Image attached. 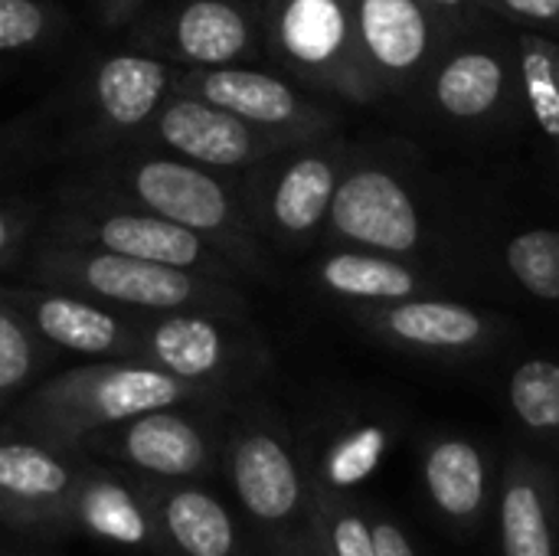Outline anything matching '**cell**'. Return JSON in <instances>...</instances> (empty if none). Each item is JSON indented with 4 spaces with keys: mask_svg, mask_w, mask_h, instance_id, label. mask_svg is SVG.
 Listing matches in <instances>:
<instances>
[{
    "mask_svg": "<svg viewBox=\"0 0 559 556\" xmlns=\"http://www.w3.org/2000/svg\"><path fill=\"white\" fill-rule=\"evenodd\" d=\"M79 190L151 210L193 229L216 246L246 282L275 279L269 246L252 233L233 174H219L164 151L124 144L98 154L88 184Z\"/></svg>",
    "mask_w": 559,
    "mask_h": 556,
    "instance_id": "6da1fadb",
    "label": "cell"
},
{
    "mask_svg": "<svg viewBox=\"0 0 559 556\" xmlns=\"http://www.w3.org/2000/svg\"><path fill=\"white\" fill-rule=\"evenodd\" d=\"M213 400L216 393L177 380L141 357L92 360L39 383L16 410L13 423L46 442L75 449L88 436L121 426L141 413L200 406Z\"/></svg>",
    "mask_w": 559,
    "mask_h": 556,
    "instance_id": "7a4b0ae2",
    "label": "cell"
},
{
    "mask_svg": "<svg viewBox=\"0 0 559 556\" xmlns=\"http://www.w3.org/2000/svg\"><path fill=\"white\" fill-rule=\"evenodd\" d=\"M29 282L69 288L141 318L180 308H219L249 315L242 285L49 236L33 246Z\"/></svg>",
    "mask_w": 559,
    "mask_h": 556,
    "instance_id": "3957f363",
    "label": "cell"
},
{
    "mask_svg": "<svg viewBox=\"0 0 559 556\" xmlns=\"http://www.w3.org/2000/svg\"><path fill=\"white\" fill-rule=\"evenodd\" d=\"M223 459L242 511L265 531L275 556H318L314 488L292 433L272 416L242 419L233 426Z\"/></svg>",
    "mask_w": 559,
    "mask_h": 556,
    "instance_id": "277c9868",
    "label": "cell"
},
{
    "mask_svg": "<svg viewBox=\"0 0 559 556\" xmlns=\"http://www.w3.org/2000/svg\"><path fill=\"white\" fill-rule=\"evenodd\" d=\"M350 151L337 134L272 151L236 177L252 233L269 249H301L324 236Z\"/></svg>",
    "mask_w": 559,
    "mask_h": 556,
    "instance_id": "5b68a950",
    "label": "cell"
},
{
    "mask_svg": "<svg viewBox=\"0 0 559 556\" xmlns=\"http://www.w3.org/2000/svg\"><path fill=\"white\" fill-rule=\"evenodd\" d=\"M265 56L298 85L350 105L380 95L357 46L354 0H262Z\"/></svg>",
    "mask_w": 559,
    "mask_h": 556,
    "instance_id": "8992f818",
    "label": "cell"
},
{
    "mask_svg": "<svg viewBox=\"0 0 559 556\" xmlns=\"http://www.w3.org/2000/svg\"><path fill=\"white\" fill-rule=\"evenodd\" d=\"M138 357L216 397L246 387L269 367L265 344L252 331L249 315L219 308L144 315Z\"/></svg>",
    "mask_w": 559,
    "mask_h": 556,
    "instance_id": "52a82bcc",
    "label": "cell"
},
{
    "mask_svg": "<svg viewBox=\"0 0 559 556\" xmlns=\"http://www.w3.org/2000/svg\"><path fill=\"white\" fill-rule=\"evenodd\" d=\"M46 236L98 246L118 256L154 262V265H170V269L223 279L233 285H246L242 272L193 229L174 220H164L151 210L108 200L79 187L69 190L66 206L49 220Z\"/></svg>",
    "mask_w": 559,
    "mask_h": 556,
    "instance_id": "ba28073f",
    "label": "cell"
},
{
    "mask_svg": "<svg viewBox=\"0 0 559 556\" xmlns=\"http://www.w3.org/2000/svg\"><path fill=\"white\" fill-rule=\"evenodd\" d=\"M174 72L131 46L92 59L69 85V147L98 157L131 144L174 88Z\"/></svg>",
    "mask_w": 559,
    "mask_h": 556,
    "instance_id": "9c48e42d",
    "label": "cell"
},
{
    "mask_svg": "<svg viewBox=\"0 0 559 556\" xmlns=\"http://www.w3.org/2000/svg\"><path fill=\"white\" fill-rule=\"evenodd\" d=\"M124 33L131 49L174 69L252 66L265 56L262 0L151 3Z\"/></svg>",
    "mask_w": 559,
    "mask_h": 556,
    "instance_id": "30bf717a",
    "label": "cell"
},
{
    "mask_svg": "<svg viewBox=\"0 0 559 556\" xmlns=\"http://www.w3.org/2000/svg\"><path fill=\"white\" fill-rule=\"evenodd\" d=\"M350 318L383 347L442 364L481 360L501 347L508 331L501 315L459 298H445L439 292L390 305L350 308Z\"/></svg>",
    "mask_w": 559,
    "mask_h": 556,
    "instance_id": "8fae6325",
    "label": "cell"
},
{
    "mask_svg": "<svg viewBox=\"0 0 559 556\" xmlns=\"http://www.w3.org/2000/svg\"><path fill=\"white\" fill-rule=\"evenodd\" d=\"M174 88L213 102L236 118L278 134L292 144L318 141L337 134L341 115L318 98L311 88L298 85L285 72H269L252 66H216V69H177Z\"/></svg>",
    "mask_w": 559,
    "mask_h": 556,
    "instance_id": "7c38bea8",
    "label": "cell"
},
{
    "mask_svg": "<svg viewBox=\"0 0 559 556\" xmlns=\"http://www.w3.org/2000/svg\"><path fill=\"white\" fill-rule=\"evenodd\" d=\"M419 488L429 514L455 541L491 531L504 456L465 429H432L419 439Z\"/></svg>",
    "mask_w": 559,
    "mask_h": 556,
    "instance_id": "4fadbf2b",
    "label": "cell"
},
{
    "mask_svg": "<svg viewBox=\"0 0 559 556\" xmlns=\"http://www.w3.org/2000/svg\"><path fill=\"white\" fill-rule=\"evenodd\" d=\"M324 236L337 246L416 259L426 242V220L413 187L390 164L350 154L331 200Z\"/></svg>",
    "mask_w": 559,
    "mask_h": 556,
    "instance_id": "5bb4252c",
    "label": "cell"
},
{
    "mask_svg": "<svg viewBox=\"0 0 559 556\" xmlns=\"http://www.w3.org/2000/svg\"><path fill=\"white\" fill-rule=\"evenodd\" d=\"M131 144L239 177L255 161L269 157L278 147H288L292 141L269 134L213 102L170 88L160 108L151 115V121L138 131Z\"/></svg>",
    "mask_w": 559,
    "mask_h": 556,
    "instance_id": "9a60e30c",
    "label": "cell"
},
{
    "mask_svg": "<svg viewBox=\"0 0 559 556\" xmlns=\"http://www.w3.org/2000/svg\"><path fill=\"white\" fill-rule=\"evenodd\" d=\"M0 298H7L23 315V321L49 351L92 360H124L141 354V315L36 282L0 288Z\"/></svg>",
    "mask_w": 559,
    "mask_h": 556,
    "instance_id": "2e32d148",
    "label": "cell"
},
{
    "mask_svg": "<svg viewBox=\"0 0 559 556\" xmlns=\"http://www.w3.org/2000/svg\"><path fill=\"white\" fill-rule=\"evenodd\" d=\"M357 46L380 95L423 85L445 49V13L426 0H354Z\"/></svg>",
    "mask_w": 559,
    "mask_h": 556,
    "instance_id": "e0dca14e",
    "label": "cell"
},
{
    "mask_svg": "<svg viewBox=\"0 0 559 556\" xmlns=\"http://www.w3.org/2000/svg\"><path fill=\"white\" fill-rule=\"evenodd\" d=\"M498 556H559V465L511 446L495 508Z\"/></svg>",
    "mask_w": 559,
    "mask_h": 556,
    "instance_id": "ac0fdd59",
    "label": "cell"
},
{
    "mask_svg": "<svg viewBox=\"0 0 559 556\" xmlns=\"http://www.w3.org/2000/svg\"><path fill=\"white\" fill-rule=\"evenodd\" d=\"M82 446L95 452H108L118 462L167 482H187L213 465V449L206 429L180 406L141 413L121 426L102 429L88 436Z\"/></svg>",
    "mask_w": 559,
    "mask_h": 556,
    "instance_id": "d6986e66",
    "label": "cell"
},
{
    "mask_svg": "<svg viewBox=\"0 0 559 556\" xmlns=\"http://www.w3.org/2000/svg\"><path fill=\"white\" fill-rule=\"evenodd\" d=\"M82 472L66 449L33 433L0 429V518L16 524H62Z\"/></svg>",
    "mask_w": 559,
    "mask_h": 556,
    "instance_id": "ffe728a7",
    "label": "cell"
},
{
    "mask_svg": "<svg viewBox=\"0 0 559 556\" xmlns=\"http://www.w3.org/2000/svg\"><path fill=\"white\" fill-rule=\"evenodd\" d=\"M403 436V416L390 406H354L321 429L318 449L301 452L318 495H357Z\"/></svg>",
    "mask_w": 559,
    "mask_h": 556,
    "instance_id": "44dd1931",
    "label": "cell"
},
{
    "mask_svg": "<svg viewBox=\"0 0 559 556\" xmlns=\"http://www.w3.org/2000/svg\"><path fill=\"white\" fill-rule=\"evenodd\" d=\"M514 85V59H508L498 46L485 43L442 49L423 79L432 111L455 125L491 121L504 111Z\"/></svg>",
    "mask_w": 559,
    "mask_h": 556,
    "instance_id": "7402d4cb",
    "label": "cell"
},
{
    "mask_svg": "<svg viewBox=\"0 0 559 556\" xmlns=\"http://www.w3.org/2000/svg\"><path fill=\"white\" fill-rule=\"evenodd\" d=\"M311 279L321 295L344 301L347 308L390 305L439 292V282L426 269H419L416 259L357 246H334L318 256L311 265Z\"/></svg>",
    "mask_w": 559,
    "mask_h": 556,
    "instance_id": "603a6c76",
    "label": "cell"
},
{
    "mask_svg": "<svg viewBox=\"0 0 559 556\" xmlns=\"http://www.w3.org/2000/svg\"><path fill=\"white\" fill-rule=\"evenodd\" d=\"M154 511L157 531L183 556H239V528L226 505L197 485H167L141 492Z\"/></svg>",
    "mask_w": 559,
    "mask_h": 556,
    "instance_id": "cb8c5ba5",
    "label": "cell"
},
{
    "mask_svg": "<svg viewBox=\"0 0 559 556\" xmlns=\"http://www.w3.org/2000/svg\"><path fill=\"white\" fill-rule=\"evenodd\" d=\"M501 403L524 446L550 462L559 459V357L531 354L501 380Z\"/></svg>",
    "mask_w": 559,
    "mask_h": 556,
    "instance_id": "d4e9b609",
    "label": "cell"
},
{
    "mask_svg": "<svg viewBox=\"0 0 559 556\" xmlns=\"http://www.w3.org/2000/svg\"><path fill=\"white\" fill-rule=\"evenodd\" d=\"M69 521L121 547H154L160 534L144 495L105 472H82Z\"/></svg>",
    "mask_w": 559,
    "mask_h": 556,
    "instance_id": "484cf974",
    "label": "cell"
},
{
    "mask_svg": "<svg viewBox=\"0 0 559 556\" xmlns=\"http://www.w3.org/2000/svg\"><path fill=\"white\" fill-rule=\"evenodd\" d=\"M514 69L534 125L550 144H559V39L524 29L518 36Z\"/></svg>",
    "mask_w": 559,
    "mask_h": 556,
    "instance_id": "4316f807",
    "label": "cell"
},
{
    "mask_svg": "<svg viewBox=\"0 0 559 556\" xmlns=\"http://www.w3.org/2000/svg\"><path fill=\"white\" fill-rule=\"evenodd\" d=\"M314 547L318 556H380L373 505L357 495L314 492Z\"/></svg>",
    "mask_w": 559,
    "mask_h": 556,
    "instance_id": "83f0119b",
    "label": "cell"
},
{
    "mask_svg": "<svg viewBox=\"0 0 559 556\" xmlns=\"http://www.w3.org/2000/svg\"><path fill=\"white\" fill-rule=\"evenodd\" d=\"M504 269L537 301L559 305V229L531 226L504 242Z\"/></svg>",
    "mask_w": 559,
    "mask_h": 556,
    "instance_id": "f1b7e54d",
    "label": "cell"
},
{
    "mask_svg": "<svg viewBox=\"0 0 559 556\" xmlns=\"http://www.w3.org/2000/svg\"><path fill=\"white\" fill-rule=\"evenodd\" d=\"M49 347L23 321V315L0 298V403L23 393L46 367Z\"/></svg>",
    "mask_w": 559,
    "mask_h": 556,
    "instance_id": "f546056e",
    "label": "cell"
},
{
    "mask_svg": "<svg viewBox=\"0 0 559 556\" xmlns=\"http://www.w3.org/2000/svg\"><path fill=\"white\" fill-rule=\"evenodd\" d=\"M66 33V13L52 0H0V56L36 52Z\"/></svg>",
    "mask_w": 559,
    "mask_h": 556,
    "instance_id": "4dcf8cb0",
    "label": "cell"
},
{
    "mask_svg": "<svg viewBox=\"0 0 559 556\" xmlns=\"http://www.w3.org/2000/svg\"><path fill=\"white\" fill-rule=\"evenodd\" d=\"M36 206L29 203H0V269L16 256L26 236L36 226Z\"/></svg>",
    "mask_w": 559,
    "mask_h": 556,
    "instance_id": "1f68e13d",
    "label": "cell"
},
{
    "mask_svg": "<svg viewBox=\"0 0 559 556\" xmlns=\"http://www.w3.org/2000/svg\"><path fill=\"white\" fill-rule=\"evenodd\" d=\"M481 7L534 29H559V0H481Z\"/></svg>",
    "mask_w": 559,
    "mask_h": 556,
    "instance_id": "d6a6232c",
    "label": "cell"
},
{
    "mask_svg": "<svg viewBox=\"0 0 559 556\" xmlns=\"http://www.w3.org/2000/svg\"><path fill=\"white\" fill-rule=\"evenodd\" d=\"M373 534H377V547L380 556H423L413 534L386 511L373 508Z\"/></svg>",
    "mask_w": 559,
    "mask_h": 556,
    "instance_id": "836d02e7",
    "label": "cell"
},
{
    "mask_svg": "<svg viewBox=\"0 0 559 556\" xmlns=\"http://www.w3.org/2000/svg\"><path fill=\"white\" fill-rule=\"evenodd\" d=\"M98 23L108 26V29H128L147 7L151 0H88Z\"/></svg>",
    "mask_w": 559,
    "mask_h": 556,
    "instance_id": "e575fe53",
    "label": "cell"
},
{
    "mask_svg": "<svg viewBox=\"0 0 559 556\" xmlns=\"http://www.w3.org/2000/svg\"><path fill=\"white\" fill-rule=\"evenodd\" d=\"M426 3H432V7L442 10V13H462V10L481 7V0H426Z\"/></svg>",
    "mask_w": 559,
    "mask_h": 556,
    "instance_id": "d590c367",
    "label": "cell"
},
{
    "mask_svg": "<svg viewBox=\"0 0 559 556\" xmlns=\"http://www.w3.org/2000/svg\"><path fill=\"white\" fill-rule=\"evenodd\" d=\"M557 151H559V144H557Z\"/></svg>",
    "mask_w": 559,
    "mask_h": 556,
    "instance_id": "8d00e7d4",
    "label": "cell"
}]
</instances>
